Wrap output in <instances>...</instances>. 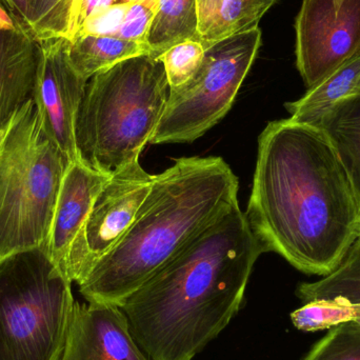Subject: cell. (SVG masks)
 I'll list each match as a JSON object with an SVG mask.
<instances>
[{"label":"cell","mask_w":360,"mask_h":360,"mask_svg":"<svg viewBox=\"0 0 360 360\" xmlns=\"http://www.w3.org/2000/svg\"><path fill=\"white\" fill-rule=\"evenodd\" d=\"M266 252L300 272L328 276L360 236V205L325 131L275 120L258 139L245 213Z\"/></svg>","instance_id":"cell-1"},{"label":"cell","mask_w":360,"mask_h":360,"mask_svg":"<svg viewBox=\"0 0 360 360\" xmlns=\"http://www.w3.org/2000/svg\"><path fill=\"white\" fill-rule=\"evenodd\" d=\"M264 245L236 203L188 240L120 309L150 360H192L240 310Z\"/></svg>","instance_id":"cell-2"},{"label":"cell","mask_w":360,"mask_h":360,"mask_svg":"<svg viewBox=\"0 0 360 360\" xmlns=\"http://www.w3.org/2000/svg\"><path fill=\"white\" fill-rule=\"evenodd\" d=\"M221 158H182L154 176L126 236L79 285L86 302L122 307L188 240L238 203Z\"/></svg>","instance_id":"cell-3"},{"label":"cell","mask_w":360,"mask_h":360,"mask_svg":"<svg viewBox=\"0 0 360 360\" xmlns=\"http://www.w3.org/2000/svg\"><path fill=\"white\" fill-rule=\"evenodd\" d=\"M169 93L164 63L150 55L93 76L76 118L79 160L108 175L139 160L164 115Z\"/></svg>","instance_id":"cell-4"},{"label":"cell","mask_w":360,"mask_h":360,"mask_svg":"<svg viewBox=\"0 0 360 360\" xmlns=\"http://www.w3.org/2000/svg\"><path fill=\"white\" fill-rule=\"evenodd\" d=\"M69 160L49 139L33 99L0 131V260L46 250Z\"/></svg>","instance_id":"cell-5"},{"label":"cell","mask_w":360,"mask_h":360,"mask_svg":"<svg viewBox=\"0 0 360 360\" xmlns=\"http://www.w3.org/2000/svg\"><path fill=\"white\" fill-rule=\"evenodd\" d=\"M71 285L44 248L0 260V360H60L75 304Z\"/></svg>","instance_id":"cell-6"},{"label":"cell","mask_w":360,"mask_h":360,"mask_svg":"<svg viewBox=\"0 0 360 360\" xmlns=\"http://www.w3.org/2000/svg\"><path fill=\"white\" fill-rule=\"evenodd\" d=\"M262 46L256 27L205 50L201 67L168 103L150 143H192L226 115Z\"/></svg>","instance_id":"cell-7"},{"label":"cell","mask_w":360,"mask_h":360,"mask_svg":"<svg viewBox=\"0 0 360 360\" xmlns=\"http://www.w3.org/2000/svg\"><path fill=\"white\" fill-rule=\"evenodd\" d=\"M154 176L137 162L110 176L70 250L65 276L82 285L93 269L126 236L153 184Z\"/></svg>","instance_id":"cell-8"},{"label":"cell","mask_w":360,"mask_h":360,"mask_svg":"<svg viewBox=\"0 0 360 360\" xmlns=\"http://www.w3.org/2000/svg\"><path fill=\"white\" fill-rule=\"evenodd\" d=\"M295 31L296 67L310 89L360 56V0H302Z\"/></svg>","instance_id":"cell-9"},{"label":"cell","mask_w":360,"mask_h":360,"mask_svg":"<svg viewBox=\"0 0 360 360\" xmlns=\"http://www.w3.org/2000/svg\"><path fill=\"white\" fill-rule=\"evenodd\" d=\"M40 42V61L33 101L40 124L49 139L69 162L79 160L75 126L88 80L82 78L69 58V39Z\"/></svg>","instance_id":"cell-10"},{"label":"cell","mask_w":360,"mask_h":360,"mask_svg":"<svg viewBox=\"0 0 360 360\" xmlns=\"http://www.w3.org/2000/svg\"><path fill=\"white\" fill-rule=\"evenodd\" d=\"M60 360H150L131 333L120 307L74 304Z\"/></svg>","instance_id":"cell-11"},{"label":"cell","mask_w":360,"mask_h":360,"mask_svg":"<svg viewBox=\"0 0 360 360\" xmlns=\"http://www.w3.org/2000/svg\"><path fill=\"white\" fill-rule=\"evenodd\" d=\"M40 53L22 19L0 1V131L33 99Z\"/></svg>","instance_id":"cell-12"},{"label":"cell","mask_w":360,"mask_h":360,"mask_svg":"<svg viewBox=\"0 0 360 360\" xmlns=\"http://www.w3.org/2000/svg\"><path fill=\"white\" fill-rule=\"evenodd\" d=\"M110 176L80 160L65 170L46 243V253L65 275L72 245Z\"/></svg>","instance_id":"cell-13"},{"label":"cell","mask_w":360,"mask_h":360,"mask_svg":"<svg viewBox=\"0 0 360 360\" xmlns=\"http://www.w3.org/2000/svg\"><path fill=\"white\" fill-rule=\"evenodd\" d=\"M276 0H197V41L205 50L226 38L258 27Z\"/></svg>","instance_id":"cell-14"},{"label":"cell","mask_w":360,"mask_h":360,"mask_svg":"<svg viewBox=\"0 0 360 360\" xmlns=\"http://www.w3.org/2000/svg\"><path fill=\"white\" fill-rule=\"evenodd\" d=\"M360 93V56L338 68L331 75L308 89L296 101L285 105L292 120L319 127L323 118L342 101Z\"/></svg>","instance_id":"cell-15"},{"label":"cell","mask_w":360,"mask_h":360,"mask_svg":"<svg viewBox=\"0 0 360 360\" xmlns=\"http://www.w3.org/2000/svg\"><path fill=\"white\" fill-rule=\"evenodd\" d=\"M69 58L75 71L90 80L133 57L149 55L146 44L109 36L82 35L69 40Z\"/></svg>","instance_id":"cell-16"},{"label":"cell","mask_w":360,"mask_h":360,"mask_svg":"<svg viewBox=\"0 0 360 360\" xmlns=\"http://www.w3.org/2000/svg\"><path fill=\"white\" fill-rule=\"evenodd\" d=\"M319 128L338 152L360 205V93L336 105Z\"/></svg>","instance_id":"cell-17"},{"label":"cell","mask_w":360,"mask_h":360,"mask_svg":"<svg viewBox=\"0 0 360 360\" xmlns=\"http://www.w3.org/2000/svg\"><path fill=\"white\" fill-rule=\"evenodd\" d=\"M197 0H160L148 35L149 55L160 58L176 44L197 41Z\"/></svg>","instance_id":"cell-18"},{"label":"cell","mask_w":360,"mask_h":360,"mask_svg":"<svg viewBox=\"0 0 360 360\" xmlns=\"http://www.w3.org/2000/svg\"><path fill=\"white\" fill-rule=\"evenodd\" d=\"M296 295L304 302L340 300L360 304V236L333 273L315 283H302Z\"/></svg>","instance_id":"cell-19"},{"label":"cell","mask_w":360,"mask_h":360,"mask_svg":"<svg viewBox=\"0 0 360 360\" xmlns=\"http://www.w3.org/2000/svg\"><path fill=\"white\" fill-rule=\"evenodd\" d=\"M74 0H27L25 23L38 41L71 35Z\"/></svg>","instance_id":"cell-20"},{"label":"cell","mask_w":360,"mask_h":360,"mask_svg":"<svg viewBox=\"0 0 360 360\" xmlns=\"http://www.w3.org/2000/svg\"><path fill=\"white\" fill-rule=\"evenodd\" d=\"M292 323L304 332L330 330L355 321L352 304L340 300H319L306 302L291 314Z\"/></svg>","instance_id":"cell-21"},{"label":"cell","mask_w":360,"mask_h":360,"mask_svg":"<svg viewBox=\"0 0 360 360\" xmlns=\"http://www.w3.org/2000/svg\"><path fill=\"white\" fill-rule=\"evenodd\" d=\"M302 360H360V328L353 321L332 328Z\"/></svg>","instance_id":"cell-22"},{"label":"cell","mask_w":360,"mask_h":360,"mask_svg":"<svg viewBox=\"0 0 360 360\" xmlns=\"http://www.w3.org/2000/svg\"><path fill=\"white\" fill-rule=\"evenodd\" d=\"M205 50L198 41L182 42L169 49L160 57L164 63L170 90H176L190 82L201 67Z\"/></svg>","instance_id":"cell-23"},{"label":"cell","mask_w":360,"mask_h":360,"mask_svg":"<svg viewBox=\"0 0 360 360\" xmlns=\"http://www.w3.org/2000/svg\"><path fill=\"white\" fill-rule=\"evenodd\" d=\"M158 1L160 0H141L130 4L126 18L116 38L148 46V35Z\"/></svg>","instance_id":"cell-24"},{"label":"cell","mask_w":360,"mask_h":360,"mask_svg":"<svg viewBox=\"0 0 360 360\" xmlns=\"http://www.w3.org/2000/svg\"><path fill=\"white\" fill-rule=\"evenodd\" d=\"M129 6L130 4H114L109 8L93 13L82 21L72 38L82 35L116 37L126 18Z\"/></svg>","instance_id":"cell-25"},{"label":"cell","mask_w":360,"mask_h":360,"mask_svg":"<svg viewBox=\"0 0 360 360\" xmlns=\"http://www.w3.org/2000/svg\"><path fill=\"white\" fill-rule=\"evenodd\" d=\"M114 4H115V0H82L79 12H78L77 20H76L75 29H74V33L72 37L75 35L78 27H79L82 21H84L86 17L90 16L93 13H96L98 12V11L103 10V8H109L110 6H113Z\"/></svg>","instance_id":"cell-26"},{"label":"cell","mask_w":360,"mask_h":360,"mask_svg":"<svg viewBox=\"0 0 360 360\" xmlns=\"http://www.w3.org/2000/svg\"><path fill=\"white\" fill-rule=\"evenodd\" d=\"M8 10L12 11L15 15L22 19L25 22L27 16V0H0Z\"/></svg>","instance_id":"cell-27"},{"label":"cell","mask_w":360,"mask_h":360,"mask_svg":"<svg viewBox=\"0 0 360 360\" xmlns=\"http://www.w3.org/2000/svg\"><path fill=\"white\" fill-rule=\"evenodd\" d=\"M82 0H74L73 1V8H72L71 18V35H70V39H71L72 35H73L74 33V29H75L76 20H77L78 12H79L80 6H82Z\"/></svg>","instance_id":"cell-28"},{"label":"cell","mask_w":360,"mask_h":360,"mask_svg":"<svg viewBox=\"0 0 360 360\" xmlns=\"http://www.w3.org/2000/svg\"><path fill=\"white\" fill-rule=\"evenodd\" d=\"M352 304L353 310H354L355 321H360V304Z\"/></svg>","instance_id":"cell-29"},{"label":"cell","mask_w":360,"mask_h":360,"mask_svg":"<svg viewBox=\"0 0 360 360\" xmlns=\"http://www.w3.org/2000/svg\"><path fill=\"white\" fill-rule=\"evenodd\" d=\"M141 1V0H115V4H132V2Z\"/></svg>","instance_id":"cell-30"},{"label":"cell","mask_w":360,"mask_h":360,"mask_svg":"<svg viewBox=\"0 0 360 360\" xmlns=\"http://www.w3.org/2000/svg\"><path fill=\"white\" fill-rule=\"evenodd\" d=\"M353 323H354L355 325L357 326V327L360 328V321H353Z\"/></svg>","instance_id":"cell-31"},{"label":"cell","mask_w":360,"mask_h":360,"mask_svg":"<svg viewBox=\"0 0 360 360\" xmlns=\"http://www.w3.org/2000/svg\"><path fill=\"white\" fill-rule=\"evenodd\" d=\"M335 1H336V4H342V0H335Z\"/></svg>","instance_id":"cell-32"}]
</instances>
